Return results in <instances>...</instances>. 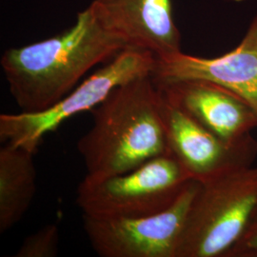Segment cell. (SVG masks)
Instances as JSON below:
<instances>
[{
	"label": "cell",
	"mask_w": 257,
	"mask_h": 257,
	"mask_svg": "<svg viewBox=\"0 0 257 257\" xmlns=\"http://www.w3.org/2000/svg\"><path fill=\"white\" fill-rule=\"evenodd\" d=\"M200 182L192 180L165 211L131 218L82 215L93 250L101 257H176L188 213Z\"/></svg>",
	"instance_id": "obj_6"
},
{
	"label": "cell",
	"mask_w": 257,
	"mask_h": 257,
	"mask_svg": "<svg viewBox=\"0 0 257 257\" xmlns=\"http://www.w3.org/2000/svg\"><path fill=\"white\" fill-rule=\"evenodd\" d=\"M158 99L156 82L147 75L115 88L92 109V127L77 142L85 177L122 175L170 154Z\"/></svg>",
	"instance_id": "obj_2"
},
{
	"label": "cell",
	"mask_w": 257,
	"mask_h": 257,
	"mask_svg": "<svg viewBox=\"0 0 257 257\" xmlns=\"http://www.w3.org/2000/svg\"><path fill=\"white\" fill-rule=\"evenodd\" d=\"M156 82L204 80L238 94L257 111V19L234 50L214 58L175 55L156 58Z\"/></svg>",
	"instance_id": "obj_8"
},
{
	"label": "cell",
	"mask_w": 257,
	"mask_h": 257,
	"mask_svg": "<svg viewBox=\"0 0 257 257\" xmlns=\"http://www.w3.org/2000/svg\"><path fill=\"white\" fill-rule=\"evenodd\" d=\"M59 230L55 224H49L27 236L17 257H55L58 254Z\"/></svg>",
	"instance_id": "obj_12"
},
{
	"label": "cell",
	"mask_w": 257,
	"mask_h": 257,
	"mask_svg": "<svg viewBox=\"0 0 257 257\" xmlns=\"http://www.w3.org/2000/svg\"><path fill=\"white\" fill-rule=\"evenodd\" d=\"M193 180L175 156H157L122 175L99 180L84 177L76 203L83 215L131 218L165 211Z\"/></svg>",
	"instance_id": "obj_4"
},
{
	"label": "cell",
	"mask_w": 257,
	"mask_h": 257,
	"mask_svg": "<svg viewBox=\"0 0 257 257\" xmlns=\"http://www.w3.org/2000/svg\"><path fill=\"white\" fill-rule=\"evenodd\" d=\"M158 91V108L170 154L194 180L203 182L252 166L257 140L251 135L234 141L219 138L174 105L159 88Z\"/></svg>",
	"instance_id": "obj_7"
},
{
	"label": "cell",
	"mask_w": 257,
	"mask_h": 257,
	"mask_svg": "<svg viewBox=\"0 0 257 257\" xmlns=\"http://www.w3.org/2000/svg\"><path fill=\"white\" fill-rule=\"evenodd\" d=\"M36 154L5 143L0 149V232L16 226L37 192Z\"/></svg>",
	"instance_id": "obj_11"
},
{
	"label": "cell",
	"mask_w": 257,
	"mask_h": 257,
	"mask_svg": "<svg viewBox=\"0 0 257 257\" xmlns=\"http://www.w3.org/2000/svg\"><path fill=\"white\" fill-rule=\"evenodd\" d=\"M155 82L174 105L227 141L248 137L257 128L254 108L224 87L204 80Z\"/></svg>",
	"instance_id": "obj_10"
},
{
	"label": "cell",
	"mask_w": 257,
	"mask_h": 257,
	"mask_svg": "<svg viewBox=\"0 0 257 257\" xmlns=\"http://www.w3.org/2000/svg\"><path fill=\"white\" fill-rule=\"evenodd\" d=\"M156 63V56L151 52L136 48L124 49L46 110L0 114V139L36 154L47 134L55 132L74 115L92 110L115 88L152 75Z\"/></svg>",
	"instance_id": "obj_5"
},
{
	"label": "cell",
	"mask_w": 257,
	"mask_h": 257,
	"mask_svg": "<svg viewBox=\"0 0 257 257\" xmlns=\"http://www.w3.org/2000/svg\"><path fill=\"white\" fill-rule=\"evenodd\" d=\"M257 206V167L199 184L176 257H225L246 230Z\"/></svg>",
	"instance_id": "obj_3"
},
{
	"label": "cell",
	"mask_w": 257,
	"mask_h": 257,
	"mask_svg": "<svg viewBox=\"0 0 257 257\" xmlns=\"http://www.w3.org/2000/svg\"><path fill=\"white\" fill-rule=\"evenodd\" d=\"M225 257H257V206L246 230Z\"/></svg>",
	"instance_id": "obj_13"
},
{
	"label": "cell",
	"mask_w": 257,
	"mask_h": 257,
	"mask_svg": "<svg viewBox=\"0 0 257 257\" xmlns=\"http://www.w3.org/2000/svg\"><path fill=\"white\" fill-rule=\"evenodd\" d=\"M90 7L128 48L151 52L156 58L181 52L171 0H93Z\"/></svg>",
	"instance_id": "obj_9"
},
{
	"label": "cell",
	"mask_w": 257,
	"mask_h": 257,
	"mask_svg": "<svg viewBox=\"0 0 257 257\" xmlns=\"http://www.w3.org/2000/svg\"><path fill=\"white\" fill-rule=\"evenodd\" d=\"M127 48L89 6L77 14L74 26L61 34L10 48L0 64L20 111L37 112L61 100L92 68Z\"/></svg>",
	"instance_id": "obj_1"
}]
</instances>
